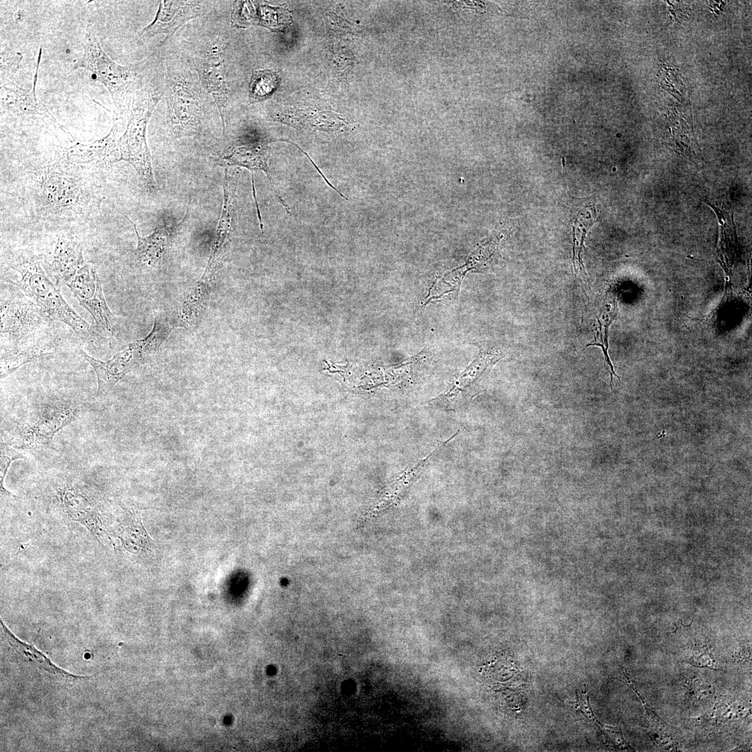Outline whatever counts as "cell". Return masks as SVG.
I'll list each match as a JSON object with an SVG mask.
<instances>
[{"mask_svg": "<svg viewBox=\"0 0 752 752\" xmlns=\"http://www.w3.org/2000/svg\"><path fill=\"white\" fill-rule=\"evenodd\" d=\"M10 267L19 274L20 279L8 281L34 301L47 318L65 323L81 337L92 336V327L66 302L39 261L30 256H19L11 261Z\"/></svg>", "mask_w": 752, "mask_h": 752, "instance_id": "obj_1", "label": "cell"}, {"mask_svg": "<svg viewBox=\"0 0 752 752\" xmlns=\"http://www.w3.org/2000/svg\"><path fill=\"white\" fill-rule=\"evenodd\" d=\"M73 65L75 69L90 71L107 87L119 113L129 109L136 84L134 70L118 65L107 55L91 24L86 29L82 53Z\"/></svg>", "mask_w": 752, "mask_h": 752, "instance_id": "obj_2", "label": "cell"}, {"mask_svg": "<svg viewBox=\"0 0 752 752\" xmlns=\"http://www.w3.org/2000/svg\"><path fill=\"white\" fill-rule=\"evenodd\" d=\"M53 503L59 513L84 526L99 542L108 539L102 499L88 485L73 480L56 482L53 487Z\"/></svg>", "mask_w": 752, "mask_h": 752, "instance_id": "obj_3", "label": "cell"}, {"mask_svg": "<svg viewBox=\"0 0 752 752\" xmlns=\"http://www.w3.org/2000/svg\"><path fill=\"white\" fill-rule=\"evenodd\" d=\"M160 99L158 95H141L134 97L131 116L124 134L118 142L120 158L126 161L136 171L140 180L148 191L155 193L157 187L154 178L151 157L146 141V128L155 107Z\"/></svg>", "mask_w": 752, "mask_h": 752, "instance_id": "obj_4", "label": "cell"}, {"mask_svg": "<svg viewBox=\"0 0 752 752\" xmlns=\"http://www.w3.org/2000/svg\"><path fill=\"white\" fill-rule=\"evenodd\" d=\"M78 411L70 404H46L38 411L36 420L20 427L10 443L18 449L48 446L58 431L75 419Z\"/></svg>", "mask_w": 752, "mask_h": 752, "instance_id": "obj_5", "label": "cell"}, {"mask_svg": "<svg viewBox=\"0 0 752 752\" xmlns=\"http://www.w3.org/2000/svg\"><path fill=\"white\" fill-rule=\"evenodd\" d=\"M66 285L93 317L97 329L107 336H113L117 318L107 304L102 283L95 269L86 264Z\"/></svg>", "mask_w": 752, "mask_h": 752, "instance_id": "obj_6", "label": "cell"}, {"mask_svg": "<svg viewBox=\"0 0 752 752\" xmlns=\"http://www.w3.org/2000/svg\"><path fill=\"white\" fill-rule=\"evenodd\" d=\"M0 314L1 341L6 340L13 345L34 338L51 321L29 298L1 299Z\"/></svg>", "mask_w": 752, "mask_h": 752, "instance_id": "obj_7", "label": "cell"}, {"mask_svg": "<svg viewBox=\"0 0 752 752\" xmlns=\"http://www.w3.org/2000/svg\"><path fill=\"white\" fill-rule=\"evenodd\" d=\"M240 170L226 168L224 181V202L211 252L203 276L213 279L226 256L235 228L236 190Z\"/></svg>", "mask_w": 752, "mask_h": 752, "instance_id": "obj_8", "label": "cell"}, {"mask_svg": "<svg viewBox=\"0 0 752 752\" xmlns=\"http://www.w3.org/2000/svg\"><path fill=\"white\" fill-rule=\"evenodd\" d=\"M80 354L93 367L97 380V395H107L114 385L132 368L135 362L142 358L132 343H129L122 350L113 355L110 359L103 361L95 359L83 350Z\"/></svg>", "mask_w": 752, "mask_h": 752, "instance_id": "obj_9", "label": "cell"}, {"mask_svg": "<svg viewBox=\"0 0 752 752\" xmlns=\"http://www.w3.org/2000/svg\"><path fill=\"white\" fill-rule=\"evenodd\" d=\"M199 3L187 1H161L155 19L142 30L140 38L148 39L161 33L171 36L188 20L201 13Z\"/></svg>", "mask_w": 752, "mask_h": 752, "instance_id": "obj_10", "label": "cell"}, {"mask_svg": "<svg viewBox=\"0 0 752 752\" xmlns=\"http://www.w3.org/2000/svg\"><path fill=\"white\" fill-rule=\"evenodd\" d=\"M198 71L202 84L214 99L224 126L228 92L222 46L212 45L198 60Z\"/></svg>", "mask_w": 752, "mask_h": 752, "instance_id": "obj_11", "label": "cell"}, {"mask_svg": "<svg viewBox=\"0 0 752 752\" xmlns=\"http://www.w3.org/2000/svg\"><path fill=\"white\" fill-rule=\"evenodd\" d=\"M169 125L173 139L193 136L200 125L196 100L191 91L178 86L170 97Z\"/></svg>", "mask_w": 752, "mask_h": 752, "instance_id": "obj_12", "label": "cell"}, {"mask_svg": "<svg viewBox=\"0 0 752 752\" xmlns=\"http://www.w3.org/2000/svg\"><path fill=\"white\" fill-rule=\"evenodd\" d=\"M85 265L81 244L74 240L60 238L47 261L46 269L57 285H67Z\"/></svg>", "mask_w": 752, "mask_h": 752, "instance_id": "obj_13", "label": "cell"}, {"mask_svg": "<svg viewBox=\"0 0 752 752\" xmlns=\"http://www.w3.org/2000/svg\"><path fill=\"white\" fill-rule=\"evenodd\" d=\"M501 359L498 352H481L475 361L456 379L449 390L431 402L444 409L460 407L464 401L467 388L473 383L485 370Z\"/></svg>", "mask_w": 752, "mask_h": 752, "instance_id": "obj_14", "label": "cell"}, {"mask_svg": "<svg viewBox=\"0 0 752 752\" xmlns=\"http://www.w3.org/2000/svg\"><path fill=\"white\" fill-rule=\"evenodd\" d=\"M118 125L113 121L111 132L104 138L89 144L77 143L68 150L67 157L74 164L118 162L120 152L117 142Z\"/></svg>", "mask_w": 752, "mask_h": 752, "instance_id": "obj_15", "label": "cell"}, {"mask_svg": "<svg viewBox=\"0 0 752 752\" xmlns=\"http://www.w3.org/2000/svg\"><path fill=\"white\" fill-rule=\"evenodd\" d=\"M53 343L34 338L3 349L1 353V379L13 373L22 366L53 354Z\"/></svg>", "mask_w": 752, "mask_h": 752, "instance_id": "obj_16", "label": "cell"}, {"mask_svg": "<svg viewBox=\"0 0 752 752\" xmlns=\"http://www.w3.org/2000/svg\"><path fill=\"white\" fill-rule=\"evenodd\" d=\"M122 508L126 515L119 520L115 535L121 547L135 555L150 551L152 540L143 526L140 512L134 508Z\"/></svg>", "mask_w": 752, "mask_h": 752, "instance_id": "obj_17", "label": "cell"}, {"mask_svg": "<svg viewBox=\"0 0 752 752\" xmlns=\"http://www.w3.org/2000/svg\"><path fill=\"white\" fill-rule=\"evenodd\" d=\"M218 161L219 164L222 166H238L244 167L251 171V175H253L254 171H264L267 176L276 196L283 205L288 213H290L288 206L281 198L279 191L273 184L272 179L270 176V170L267 164L266 149L265 148L261 146L235 147L233 148L228 154L221 157Z\"/></svg>", "mask_w": 752, "mask_h": 752, "instance_id": "obj_18", "label": "cell"}, {"mask_svg": "<svg viewBox=\"0 0 752 752\" xmlns=\"http://www.w3.org/2000/svg\"><path fill=\"white\" fill-rule=\"evenodd\" d=\"M45 201L52 207L59 210L75 207L81 198V185L77 180L58 175H47L42 183Z\"/></svg>", "mask_w": 752, "mask_h": 752, "instance_id": "obj_19", "label": "cell"}, {"mask_svg": "<svg viewBox=\"0 0 752 752\" xmlns=\"http://www.w3.org/2000/svg\"><path fill=\"white\" fill-rule=\"evenodd\" d=\"M125 217L133 225L137 238V246L135 250V256L137 260L142 264L154 267L159 264L167 253L170 239L171 230L165 224L158 225L153 232L146 237H141L138 233L136 225Z\"/></svg>", "mask_w": 752, "mask_h": 752, "instance_id": "obj_20", "label": "cell"}, {"mask_svg": "<svg viewBox=\"0 0 752 752\" xmlns=\"http://www.w3.org/2000/svg\"><path fill=\"white\" fill-rule=\"evenodd\" d=\"M1 622V634L9 643L10 645L25 661H28L33 667L40 671H44L52 675H61L70 680H81L88 678L86 676L75 675L54 664L50 659L40 652L32 645L17 639L11 631L6 627L2 619Z\"/></svg>", "mask_w": 752, "mask_h": 752, "instance_id": "obj_21", "label": "cell"}, {"mask_svg": "<svg viewBox=\"0 0 752 752\" xmlns=\"http://www.w3.org/2000/svg\"><path fill=\"white\" fill-rule=\"evenodd\" d=\"M41 56V49L39 52L36 72L34 77L33 87L29 91L19 88L15 84L11 86L4 85L3 101L7 107L13 111L20 113L49 115L48 110L43 104L36 98L35 87L38 77V70Z\"/></svg>", "mask_w": 752, "mask_h": 752, "instance_id": "obj_22", "label": "cell"}, {"mask_svg": "<svg viewBox=\"0 0 752 752\" xmlns=\"http://www.w3.org/2000/svg\"><path fill=\"white\" fill-rule=\"evenodd\" d=\"M211 281L203 278L184 294L180 307V320L185 327H193L198 320L210 293Z\"/></svg>", "mask_w": 752, "mask_h": 752, "instance_id": "obj_23", "label": "cell"}, {"mask_svg": "<svg viewBox=\"0 0 752 752\" xmlns=\"http://www.w3.org/2000/svg\"><path fill=\"white\" fill-rule=\"evenodd\" d=\"M173 327L162 313L156 315L151 331L143 338L132 342L142 356H148L157 352L167 338Z\"/></svg>", "mask_w": 752, "mask_h": 752, "instance_id": "obj_24", "label": "cell"}, {"mask_svg": "<svg viewBox=\"0 0 752 752\" xmlns=\"http://www.w3.org/2000/svg\"><path fill=\"white\" fill-rule=\"evenodd\" d=\"M596 218L597 212L595 208L593 207H586L577 214L574 220L573 230L574 245L573 262L574 263L577 258L581 269L583 267L581 257V247L586 234L595 221Z\"/></svg>", "mask_w": 752, "mask_h": 752, "instance_id": "obj_25", "label": "cell"}, {"mask_svg": "<svg viewBox=\"0 0 752 752\" xmlns=\"http://www.w3.org/2000/svg\"><path fill=\"white\" fill-rule=\"evenodd\" d=\"M279 77L269 70H255L250 82L249 96L254 100H262L269 96L276 88Z\"/></svg>", "mask_w": 752, "mask_h": 752, "instance_id": "obj_26", "label": "cell"}, {"mask_svg": "<svg viewBox=\"0 0 752 752\" xmlns=\"http://www.w3.org/2000/svg\"><path fill=\"white\" fill-rule=\"evenodd\" d=\"M617 313H618V309H617L616 304H615L613 310L611 311H610V310H609V312H608L606 314V317H603V326L604 327V331H602V322L597 318V322H598V324H599V329L597 331V333H596V335H595V342L589 343L588 345H587V346H598V347H600L602 348L604 356L605 361L608 364V366L609 367V369H610V371H611V373H610V375H611L610 385H611V388H612V385H613V375L615 377H616L618 378V379L620 381V377L616 373V372L614 370V368H613V364L611 363V359L609 358V354H608V349H609V327L610 324H611V322L616 318V317L617 315Z\"/></svg>", "mask_w": 752, "mask_h": 752, "instance_id": "obj_27", "label": "cell"}, {"mask_svg": "<svg viewBox=\"0 0 752 752\" xmlns=\"http://www.w3.org/2000/svg\"><path fill=\"white\" fill-rule=\"evenodd\" d=\"M24 457V455L16 451L12 446L1 441L0 460V491L1 496H11L15 497L13 494L6 489L4 481L12 462Z\"/></svg>", "mask_w": 752, "mask_h": 752, "instance_id": "obj_28", "label": "cell"}, {"mask_svg": "<svg viewBox=\"0 0 752 752\" xmlns=\"http://www.w3.org/2000/svg\"><path fill=\"white\" fill-rule=\"evenodd\" d=\"M578 695H579V697H578V701H577V709L579 710L581 712H583L584 714H586L590 719L595 720L594 714L593 713V711L591 710V707H590V706L589 705V703H588V700L587 693L586 692H582L581 691L579 692Z\"/></svg>", "mask_w": 752, "mask_h": 752, "instance_id": "obj_29", "label": "cell"}]
</instances>
